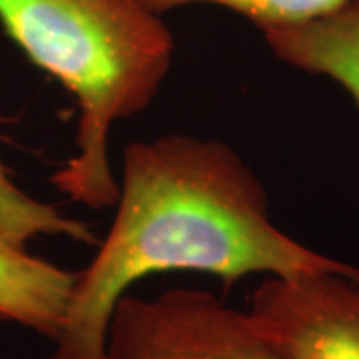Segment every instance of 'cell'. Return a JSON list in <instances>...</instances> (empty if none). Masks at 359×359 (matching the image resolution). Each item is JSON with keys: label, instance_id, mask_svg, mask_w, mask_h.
<instances>
[{"label": "cell", "instance_id": "6da1fadb", "mask_svg": "<svg viewBox=\"0 0 359 359\" xmlns=\"http://www.w3.org/2000/svg\"><path fill=\"white\" fill-rule=\"evenodd\" d=\"M112 224L88 266L74 271L50 359H104L116 304L134 283L202 271L226 287L245 276L344 273L359 268L294 240L269 218V198L230 144L192 134L130 142Z\"/></svg>", "mask_w": 359, "mask_h": 359}, {"label": "cell", "instance_id": "7a4b0ae2", "mask_svg": "<svg viewBox=\"0 0 359 359\" xmlns=\"http://www.w3.org/2000/svg\"><path fill=\"white\" fill-rule=\"evenodd\" d=\"M0 26L78 104L76 152L52 186L92 210L114 208L116 122L154 102L174 62V36L142 0H0Z\"/></svg>", "mask_w": 359, "mask_h": 359}, {"label": "cell", "instance_id": "3957f363", "mask_svg": "<svg viewBox=\"0 0 359 359\" xmlns=\"http://www.w3.org/2000/svg\"><path fill=\"white\" fill-rule=\"evenodd\" d=\"M104 359H280L248 311L205 290L170 287L156 297L122 295Z\"/></svg>", "mask_w": 359, "mask_h": 359}, {"label": "cell", "instance_id": "277c9868", "mask_svg": "<svg viewBox=\"0 0 359 359\" xmlns=\"http://www.w3.org/2000/svg\"><path fill=\"white\" fill-rule=\"evenodd\" d=\"M245 311L280 359H359V282L344 273L266 276Z\"/></svg>", "mask_w": 359, "mask_h": 359}, {"label": "cell", "instance_id": "5b68a950", "mask_svg": "<svg viewBox=\"0 0 359 359\" xmlns=\"http://www.w3.org/2000/svg\"><path fill=\"white\" fill-rule=\"evenodd\" d=\"M282 62L332 78L359 108V0L308 22L262 30Z\"/></svg>", "mask_w": 359, "mask_h": 359}, {"label": "cell", "instance_id": "8992f818", "mask_svg": "<svg viewBox=\"0 0 359 359\" xmlns=\"http://www.w3.org/2000/svg\"><path fill=\"white\" fill-rule=\"evenodd\" d=\"M74 271L58 268L0 238V320L50 341L62 327Z\"/></svg>", "mask_w": 359, "mask_h": 359}, {"label": "cell", "instance_id": "52a82bcc", "mask_svg": "<svg viewBox=\"0 0 359 359\" xmlns=\"http://www.w3.org/2000/svg\"><path fill=\"white\" fill-rule=\"evenodd\" d=\"M40 236H65L80 244H96L88 224L32 198L14 182L0 160V238L16 248H26Z\"/></svg>", "mask_w": 359, "mask_h": 359}, {"label": "cell", "instance_id": "ba28073f", "mask_svg": "<svg viewBox=\"0 0 359 359\" xmlns=\"http://www.w3.org/2000/svg\"><path fill=\"white\" fill-rule=\"evenodd\" d=\"M148 8L158 14H166L176 8L192 4H212L240 14L259 28L292 26L320 18L334 13L351 0H142Z\"/></svg>", "mask_w": 359, "mask_h": 359}]
</instances>
